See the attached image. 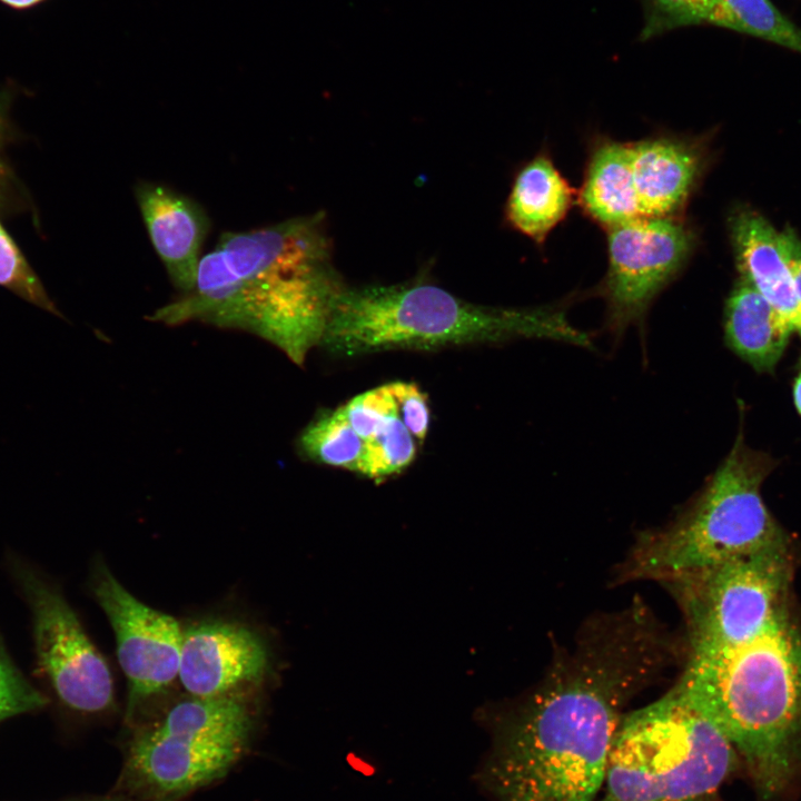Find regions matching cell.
<instances>
[{
  "instance_id": "obj_1",
  "label": "cell",
  "mask_w": 801,
  "mask_h": 801,
  "mask_svg": "<svg viewBox=\"0 0 801 801\" xmlns=\"http://www.w3.org/2000/svg\"><path fill=\"white\" fill-rule=\"evenodd\" d=\"M666 659L662 635L635 614L587 626L532 694L491 720L481 790L494 801H596L624 708Z\"/></svg>"
},
{
  "instance_id": "obj_20",
  "label": "cell",
  "mask_w": 801,
  "mask_h": 801,
  "mask_svg": "<svg viewBox=\"0 0 801 801\" xmlns=\"http://www.w3.org/2000/svg\"><path fill=\"white\" fill-rule=\"evenodd\" d=\"M416 455L413 435L404 425L399 413L392 416L380 431L366 442L362 473L382 479L412 463Z\"/></svg>"
},
{
  "instance_id": "obj_12",
  "label": "cell",
  "mask_w": 801,
  "mask_h": 801,
  "mask_svg": "<svg viewBox=\"0 0 801 801\" xmlns=\"http://www.w3.org/2000/svg\"><path fill=\"white\" fill-rule=\"evenodd\" d=\"M148 235L172 283L192 290L209 220L192 199L154 182L135 188Z\"/></svg>"
},
{
  "instance_id": "obj_10",
  "label": "cell",
  "mask_w": 801,
  "mask_h": 801,
  "mask_svg": "<svg viewBox=\"0 0 801 801\" xmlns=\"http://www.w3.org/2000/svg\"><path fill=\"white\" fill-rule=\"evenodd\" d=\"M92 592L112 626L129 688L127 714L134 715L139 703L178 676L184 630L130 594L103 564L95 570Z\"/></svg>"
},
{
  "instance_id": "obj_23",
  "label": "cell",
  "mask_w": 801,
  "mask_h": 801,
  "mask_svg": "<svg viewBox=\"0 0 801 801\" xmlns=\"http://www.w3.org/2000/svg\"><path fill=\"white\" fill-rule=\"evenodd\" d=\"M340 409L365 442L373 438L392 416L398 414V406L388 385L354 397Z\"/></svg>"
},
{
  "instance_id": "obj_4",
  "label": "cell",
  "mask_w": 801,
  "mask_h": 801,
  "mask_svg": "<svg viewBox=\"0 0 801 801\" xmlns=\"http://www.w3.org/2000/svg\"><path fill=\"white\" fill-rule=\"evenodd\" d=\"M512 338H545L593 347L589 334L573 326L561 309L485 307L431 284L340 288L320 345L353 356Z\"/></svg>"
},
{
  "instance_id": "obj_14",
  "label": "cell",
  "mask_w": 801,
  "mask_h": 801,
  "mask_svg": "<svg viewBox=\"0 0 801 801\" xmlns=\"http://www.w3.org/2000/svg\"><path fill=\"white\" fill-rule=\"evenodd\" d=\"M632 170L642 217H668L683 206L701 168L694 146L669 138L631 145Z\"/></svg>"
},
{
  "instance_id": "obj_9",
  "label": "cell",
  "mask_w": 801,
  "mask_h": 801,
  "mask_svg": "<svg viewBox=\"0 0 801 801\" xmlns=\"http://www.w3.org/2000/svg\"><path fill=\"white\" fill-rule=\"evenodd\" d=\"M603 285L607 326L621 335L640 324L654 296L676 274L692 246L691 231L669 217H640L612 227Z\"/></svg>"
},
{
  "instance_id": "obj_7",
  "label": "cell",
  "mask_w": 801,
  "mask_h": 801,
  "mask_svg": "<svg viewBox=\"0 0 801 801\" xmlns=\"http://www.w3.org/2000/svg\"><path fill=\"white\" fill-rule=\"evenodd\" d=\"M250 713L239 698L190 696L130 741L119 793L137 801H179L222 777L244 755Z\"/></svg>"
},
{
  "instance_id": "obj_24",
  "label": "cell",
  "mask_w": 801,
  "mask_h": 801,
  "mask_svg": "<svg viewBox=\"0 0 801 801\" xmlns=\"http://www.w3.org/2000/svg\"><path fill=\"white\" fill-rule=\"evenodd\" d=\"M47 699L13 669L0 676V722L43 708Z\"/></svg>"
},
{
  "instance_id": "obj_6",
  "label": "cell",
  "mask_w": 801,
  "mask_h": 801,
  "mask_svg": "<svg viewBox=\"0 0 801 801\" xmlns=\"http://www.w3.org/2000/svg\"><path fill=\"white\" fill-rule=\"evenodd\" d=\"M735 765L732 743L674 686L624 715L596 801H718Z\"/></svg>"
},
{
  "instance_id": "obj_25",
  "label": "cell",
  "mask_w": 801,
  "mask_h": 801,
  "mask_svg": "<svg viewBox=\"0 0 801 801\" xmlns=\"http://www.w3.org/2000/svg\"><path fill=\"white\" fill-rule=\"evenodd\" d=\"M396 400L402 422L417 439L426 437L429 426V408L426 395L411 383L396 382L388 384Z\"/></svg>"
},
{
  "instance_id": "obj_13",
  "label": "cell",
  "mask_w": 801,
  "mask_h": 801,
  "mask_svg": "<svg viewBox=\"0 0 801 801\" xmlns=\"http://www.w3.org/2000/svg\"><path fill=\"white\" fill-rule=\"evenodd\" d=\"M730 234L740 278L801 335V300L781 253L779 231L760 212L740 207L730 217Z\"/></svg>"
},
{
  "instance_id": "obj_29",
  "label": "cell",
  "mask_w": 801,
  "mask_h": 801,
  "mask_svg": "<svg viewBox=\"0 0 801 801\" xmlns=\"http://www.w3.org/2000/svg\"><path fill=\"white\" fill-rule=\"evenodd\" d=\"M86 801H137V800L118 792L117 794H113V795L98 798V799H91V800H86Z\"/></svg>"
},
{
  "instance_id": "obj_5",
  "label": "cell",
  "mask_w": 801,
  "mask_h": 801,
  "mask_svg": "<svg viewBox=\"0 0 801 801\" xmlns=\"http://www.w3.org/2000/svg\"><path fill=\"white\" fill-rule=\"evenodd\" d=\"M772 468L767 455L744 444L740 431L692 504L668 525L640 535L620 578L671 582L793 545L761 496L762 482Z\"/></svg>"
},
{
  "instance_id": "obj_16",
  "label": "cell",
  "mask_w": 801,
  "mask_h": 801,
  "mask_svg": "<svg viewBox=\"0 0 801 801\" xmlns=\"http://www.w3.org/2000/svg\"><path fill=\"white\" fill-rule=\"evenodd\" d=\"M572 198L567 181L542 155L518 172L507 201V217L516 229L543 241L566 215Z\"/></svg>"
},
{
  "instance_id": "obj_27",
  "label": "cell",
  "mask_w": 801,
  "mask_h": 801,
  "mask_svg": "<svg viewBox=\"0 0 801 801\" xmlns=\"http://www.w3.org/2000/svg\"><path fill=\"white\" fill-rule=\"evenodd\" d=\"M44 0H0L4 6L16 9V10H26L33 8L41 3Z\"/></svg>"
},
{
  "instance_id": "obj_3",
  "label": "cell",
  "mask_w": 801,
  "mask_h": 801,
  "mask_svg": "<svg viewBox=\"0 0 801 801\" xmlns=\"http://www.w3.org/2000/svg\"><path fill=\"white\" fill-rule=\"evenodd\" d=\"M316 218L300 217L224 234L199 263L191 291L159 308L152 320H201L254 333L301 365L320 344L340 287Z\"/></svg>"
},
{
  "instance_id": "obj_17",
  "label": "cell",
  "mask_w": 801,
  "mask_h": 801,
  "mask_svg": "<svg viewBox=\"0 0 801 801\" xmlns=\"http://www.w3.org/2000/svg\"><path fill=\"white\" fill-rule=\"evenodd\" d=\"M581 201L591 217L610 228L642 217L633 179L631 145L605 142L595 150Z\"/></svg>"
},
{
  "instance_id": "obj_15",
  "label": "cell",
  "mask_w": 801,
  "mask_h": 801,
  "mask_svg": "<svg viewBox=\"0 0 801 801\" xmlns=\"http://www.w3.org/2000/svg\"><path fill=\"white\" fill-rule=\"evenodd\" d=\"M793 327L744 279L726 299L724 337L730 349L758 372H772Z\"/></svg>"
},
{
  "instance_id": "obj_28",
  "label": "cell",
  "mask_w": 801,
  "mask_h": 801,
  "mask_svg": "<svg viewBox=\"0 0 801 801\" xmlns=\"http://www.w3.org/2000/svg\"><path fill=\"white\" fill-rule=\"evenodd\" d=\"M793 399L797 411L801 415V372L795 377L793 383Z\"/></svg>"
},
{
  "instance_id": "obj_19",
  "label": "cell",
  "mask_w": 801,
  "mask_h": 801,
  "mask_svg": "<svg viewBox=\"0 0 801 801\" xmlns=\"http://www.w3.org/2000/svg\"><path fill=\"white\" fill-rule=\"evenodd\" d=\"M300 446L317 462L362 473L366 442L340 408L314 421L303 432Z\"/></svg>"
},
{
  "instance_id": "obj_18",
  "label": "cell",
  "mask_w": 801,
  "mask_h": 801,
  "mask_svg": "<svg viewBox=\"0 0 801 801\" xmlns=\"http://www.w3.org/2000/svg\"><path fill=\"white\" fill-rule=\"evenodd\" d=\"M706 23L759 37L801 53V29L770 0H718Z\"/></svg>"
},
{
  "instance_id": "obj_30",
  "label": "cell",
  "mask_w": 801,
  "mask_h": 801,
  "mask_svg": "<svg viewBox=\"0 0 801 801\" xmlns=\"http://www.w3.org/2000/svg\"><path fill=\"white\" fill-rule=\"evenodd\" d=\"M14 668L10 663H8L6 659L0 656V676L9 673Z\"/></svg>"
},
{
  "instance_id": "obj_26",
  "label": "cell",
  "mask_w": 801,
  "mask_h": 801,
  "mask_svg": "<svg viewBox=\"0 0 801 801\" xmlns=\"http://www.w3.org/2000/svg\"><path fill=\"white\" fill-rule=\"evenodd\" d=\"M780 248L801 300V240L792 228L779 233Z\"/></svg>"
},
{
  "instance_id": "obj_8",
  "label": "cell",
  "mask_w": 801,
  "mask_h": 801,
  "mask_svg": "<svg viewBox=\"0 0 801 801\" xmlns=\"http://www.w3.org/2000/svg\"><path fill=\"white\" fill-rule=\"evenodd\" d=\"M14 573L33 619L36 654L59 700L77 712L96 714L113 702L108 664L61 593L26 564Z\"/></svg>"
},
{
  "instance_id": "obj_2",
  "label": "cell",
  "mask_w": 801,
  "mask_h": 801,
  "mask_svg": "<svg viewBox=\"0 0 801 801\" xmlns=\"http://www.w3.org/2000/svg\"><path fill=\"white\" fill-rule=\"evenodd\" d=\"M783 574L720 595L689 630L675 685L744 756L762 800L801 762V620Z\"/></svg>"
},
{
  "instance_id": "obj_11",
  "label": "cell",
  "mask_w": 801,
  "mask_h": 801,
  "mask_svg": "<svg viewBox=\"0 0 801 801\" xmlns=\"http://www.w3.org/2000/svg\"><path fill=\"white\" fill-rule=\"evenodd\" d=\"M267 668L265 642L244 624L210 620L184 630L178 678L192 696L230 694L241 684L259 682Z\"/></svg>"
},
{
  "instance_id": "obj_22",
  "label": "cell",
  "mask_w": 801,
  "mask_h": 801,
  "mask_svg": "<svg viewBox=\"0 0 801 801\" xmlns=\"http://www.w3.org/2000/svg\"><path fill=\"white\" fill-rule=\"evenodd\" d=\"M716 1L643 0L645 23L641 32V39L647 40L681 27L706 23Z\"/></svg>"
},
{
  "instance_id": "obj_21",
  "label": "cell",
  "mask_w": 801,
  "mask_h": 801,
  "mask_svg": "<svg viewBox=\"0 0 801 801\" xmlns=\"http://www.w3.org/2000/svg\"><path fill=\"white\" fill-rule=\"evenodd\" d=\"M0 287L55 316L63 318L43 284L0 221Z\"/></svg>"
}]
</instances>
